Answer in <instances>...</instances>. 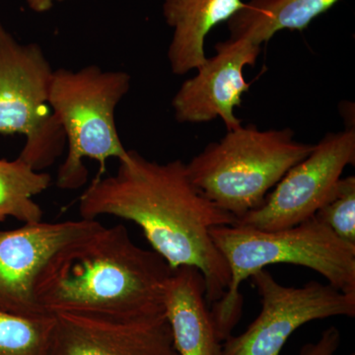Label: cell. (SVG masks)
I'll return each instance as SVG.
<instances>
[{
	"mask_svg": "<svg viewBox=\"0 0 355 355\" xmlns=\"http://www.w3.org/2000/svg\"><path fill=\"white\" fill-rule=\"evenodd\" d=\"M216 55L207 58L197 74L184 80L172 100L175 119L182 123H202L220 119L227 132L242 125L236 107L250 89L244 69L253 67L261 46L247 39L216 44Z\"/></svg>",
	"mask_w": 355,
	"mask_h": 355,
	"instance_id": "obj_11",
	"label": "cell"
},
{
	"mask_svg": "<svg viewBox=\"0 0 355 355\" xmlns=\"http://www.w3.org/2000/svg\"><path fill=\"white\" fill-rule=\"evenodd\" d=\"M202 272L191 266L172 270L164 293V313L179 355H220Z\"/></svg>",
	"mask_w": 355,
	"mask_h": 355,
	"instance_id": "obj_12",
	"label": "cell"
},
{
	"mask_svg": "<svg viewBox=\"0 0 355 355\" xmlns=\"http://www.w3.org/2000/svg\"><path fill=\"white\" fill-rule=\"evenodd\" d=\"M53 69L38 44H21L0 22V133L25 137L18 156L37 171L55 163L65 135L49 108Z\"/></svg>",
	"mask_w": 355,
	"mask_h": 355,
	"instance_id": "obj_6",
	"label": "cell"
},
{
	"mask_svg": "<svg viewBox=\"0 0 355 355\" xmlns=\"http://www.w3.org/2000/svg\"><path fill=\"white\" fill-rule=\"evenodd\" d=\"M51 177L18 157L0 160V222L13 217L23 223L43 221L44 211L34 197L48 190Z\"/></svg>",
	"mask_w": 355,
	"mask_h": 355,
	"instance_id": "obj_15",
	"label": "cell"
},
{
	"mask_svg": "<svg viewBox=\"0 0 355 355\" xmlns=\"http://www.w3.org/2000/svg\"><path fill=\"white\" fill-rule=\"evenodd\" d=\"M210 236L230 270L227 291L210 309L222 343L241 319L242 282L268 266H304L338 291L355 294V245L343 241L315 216L282 230L263 231L236 224L217 226L210 230Z\"/></svg>",
	"mask_w": 355,
	"mask_h": 355,
	"instance_id": "obj_3",
	"label": "cell"
},
{
	"mask_svg": "<svg viewBox=\"0 0 355 355\" xmlns=\"http://www.w3.org/2000/svg\"><path fill=\"white\" fill-rule=\"evenodd\" d=\"M315 216L343 241L355 245V177L340 178Z\"/></svg>",
	"mask_w": 355,
	"mask_h": 355,
	"instance_id": "obj_17",
	"label": "cell"
},
{
	"mask_svg": "<svg viewBox=\"0 0 355 355\" xmlns=\"http://www.w3.org/2000/svg\"><path fill=\"white\" fill-rule=\"evenodd\" d=\"M48 355H179L165 313L142 317L55 315Z\"/></svg>",
	"mask_w": 355,
	"mask_h": 355,
	"instance_id": "obj_10",
	"label": "cell"
},
{
	"mask_svg": "<svg viewBox=\"0 0 355 355\" xmlns=\"http://www.w3.org/2000/svg\"><path fill=\"white\" fill-rule=\"evenodd\" d=\"M119 162L116 174L97 178L84 191L80 218L109 216L137 224L171 270L191 266L200 270L207 303L218 302L230 284V270L210 230L235 225V217L196 188L179 159L158 163L128 150Z\"/></svg>",
	"mask_w": 355,
	"mask_h": 355,
	"instance_id": "obj_1",
	"label": "cell"
},
{
	"mask_svg": "<svg viewBox=\"0 0 355 355\" xmlns=\"http://www.w3.org/2000/svg\"><path fill=\"white\" fill-rule=\"evenodd\" d=\"M171 272L162 257L133 242L123 224L102 225L46 261L35 282V300L50 316L161 314Z\"/></svg>",
	"mask_w": 355,
	"mask_h": 355,
	"instance_id": "obj_2",
	"label": "cell"
},
{
	"mask_svg": "<svg viewBox=\"0 0 355 355\" xmlns=\"http://www.w3.org/2000/svg\"><path fill=\"white\" fill-rule=\"evenodd\" d=\"M130 86L132 77L123 70H104L94 64L78 70H53L49 106L69 146L67 159L58 169V188L77 190L86 184L84 159L98 161L105 171L109 159L128 157L114 114Z\"/></svg>",
	"mask_w": 355,
	"mask_h": 355,
	"instance_id": "obj_5",
	"label": "cell"
},
{
	"mask_svg": "<svg viewBox=\"0 0 355 355\" xmlns=\"http://www.w3.org/2000/svg\"><path fill=\"white\" fill-rule=\"evenodd\" d=\"M338 0H250L227 21L230 41L247 39L261 46L282 30L303 31Z\"/></svg>",
	"mask_w": 355,
	"mask_h": 355,
	"instance_id": "obj_14",
	"label": "cell"
},
{
	"mask_svg": "<svg viewBox=\"0 0 355 355\" xmlns=\"http://www.w3.org/2000/svg\"><path fill=\"white\" fill-rule=\"evenodd\" d=\"M294 135L288 128L241 125L191 158L187 171L200 193L237 220L259 209L284 175L313 150L314 144L297 141Z\"/></svg>",
	"mask_w": 355,
	"mask_h": 355,
	"instance_id": "obj_4",
	"label": "cell"
},
{
	"mask_svg": "<svg viewBox=\"0 0 355 355\" xmlns=\"http://www.w3.org/2000/svg\"><path fill=\"white\" fill-rule=\"evenodd\" d=\"M244 6L242 0H164L163 16L174 30L167 53L173 73L184 76L205 64L207 34Z\"/></svg>",
	"mask_w": 355,
	"mask_h": 355,
	"instance_id": "obj_13",
	"label": "cell"
},
{
	"mask_svg": "<svg viewBox=\"0 0 355 355\" xmlns=\"http://www.w3.org/2000/svg\"><path fill=\"white\" fill-rule=\"evenodd\" d=\"M340 343L342 336L340 330L336 327H330L321 334L316 342L303 345L299 355H336L340 349Z\"/></svg>",
	"mask_w": 355,
	"mask_h": 355,
	"instance_id": "obj_18",
	"label": "cell"
},
{
	"mask_svg": "<svg viewBox=\"0 0 355 355\" xmlns=\"http://www.w3.org/2000/svg\"><path fill=\"white\" fill-rule=\"evenodd\" d=\"M98 220L40 221L0 230V311L46 316L34 296L42 268L58 250L101 227Z\"/></svg>",
	"mask_w": 355,
	"mask_h": 355,
	"instance_id": "obj_9",
	"label": "cell"
},
{
	"mask_svg": "<svg viewBox=\"0 0 355 355\" xmlns=\"http://www.w3.org/2000/svg\"><path fill=\"white\" fill-rule=\"evenodd\" d=\"M354 164V128L327 133L307 157L284 175L263 205L238 218L236 225L275 231L312 218L330 197L345 168Z\"/></svg>",
	"mask_w": 355,
	"mask_h": 355,
	"instance_id": "obj_8",
	"label": "cell"
},
{
	"mask_svg": "<svg viewBox=\"0 0 355 355\" xmlns=\"http://www.w3.org/2000/svg\"><path fill=\"white\" fill-rule=\"evenodd\" d=\"M55 317H22L0 311V355H48Z\"/></svg>",
	"mask_w": 355,
	"mask_h": 355,
	"instance_id": "obj_16",
	"label": "cell"
},
{
	"mask_svg": "<svg viewBox=\"0 0 355 355\" xmlns=\"http://www.w3.org/2000/svg\"><path fill=\"white\" fill-rule=\"evenodd\" d=\"M55 1H64V0H27V3L35 12L44 13L50 10Z\"/></svg>",
	"mask_w": 355,
	"mask_h": 355,
	"instance_id": "obj_19",
	"label": "cell"
},
{
	"mask_svg": "<svg viewBox=\"0 0 355 355\" xmlns=\"http://www.w3.org/2000/svg\"><path fill=\"white\" fill-rule=\"evenodd\" d=\"M250 279L261 297L260 314L241 335L222 343L220 355H280L300 327L316 320L355 317V294L330 284L312 280L301 287L284 286L266 270Z\"/></svg>",
	"mask_w": 355,
	"mask_h": 355,
	"instance_id": "obj_7",
	"label": "cell"
}]
</instances>
